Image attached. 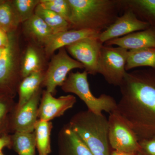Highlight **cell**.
<instances>
[{"label":"cell","mask_w":155,"mask_h":155,"mask_svg":"<svg viewBox=\"0 0 155 155\" xmlns=\"http://www.w3.org/2000/svg\"><path fill=\"white\" fill-rule=\"evenodd\" d=\"M120 87L116 111L138 140L155 136V68L127 72Z\"/></svg>","instance_id":"cell-1"},{"label":"cell","mask_w":155,"mask_h":155,"mask_svg":"<svg viewBox=\"0 0 155 155\" xmlns=\"http://www.w3.org/2000/svg\"><path fill=\"white\" fill-rule=\"evenodd\" d=\"M72 29H89L101 33L118 18L120 1L69 0Z\"/></svg>","instance_id":"cell-2"},{"label":"cell","mask_w":155,"mask_h":155,"mask_svg":"<svg viewBox=\"0 0 155 155\" xmlns=\"http://www.w3.org/2000/svg\"><path fill=\"white\" fill-rule=\"evenodd\" d=\"M69 127L84 143L93 155H110L109 122L103 114L81 111L72 116Z\"/></svg>","instance_id":"cell-3"},{"label":"cell","mask_w":155,"mask_h":155,"mask_svg":"<svg viewBox=\"0 0 155 155\" xmlns=\"http://www.w3.org/2000/svg\"><path fill=\"white\" fill-rule=\"evenodd\" d=\"M88 73L71 72L61 86L66 93L77 95L84 103L88 110L97 115H102L103 111L110 114L117 109V103L113 97L106 94L95 97L91 91L87 80Z\"/></svg>","instance_id":"cell-4"},{"label":"cell","mask_w":155,"mask_h":155,"mask_svg":"<svg viewBox=\"0 0 155 155\" xmlns=\"http://www.w3.org/2000/svg\"><path fill=\"white\" fill-rule=\"evenodd\" d=\"M128 50L119 47L104 45L101 49L97 73L109 84L119 86L127 71L125 65Z\"/></svg>","instance_id":"cell-5"},{"label":"cell","mask_w":155,"mask_h":155,"mask_svg":"<svg viewBox=\"0 0 155 155\" xmlns=\"http://www.w3.org/2000/svg\"><path fill=\"white\" fill-rule=\"evenodd\" d=\"M108 138L113 150L137 154L140 151L136 134L116 111L109 114Z\"/></svg>","instance_id":"cell-6"},{"label":"cell","mask_w":155,"mask_h":155,"mask_svg":"<svg viewBox=\"0 0 155 155\" xmlns=\"http://www.w3.org/2000/svg\"><path fill=\"white\" fill-rule=\"evenodd\" d=\"M84 69L80 62L70 57L66 48H61L50 61L47 70L44 73L42 85L46 90L53 94L58 86H61L73 69Z\"/></svg>","instance_id":"cell-7"},{"label":"cell","mask_w":155,"mask_h":155,"mask_svg":"<svg viewBox=\"0 0 155 155\" xmlns=\"http://www.w3.org/2000/svg\"><path fill=\"white\" fill-rule=\"evenodd\" d=\"M99 36L82 39L65 47L67 52L81 63L90 75L98 73V62L103 46Z\"/></svg>","instance_id":"cell-8"},{"label":"cell","mask_w":155,"mask_h":155,"mask_svg":"<svg viewBox=\"0 0 155 155\" xmlns=\"http://www.w3.org/2000/svg\"><path fill=\"white\" fill-rule=\"evenodd\" d=\"M10 42L0 58V91L14 95L18 81L17 71V54L13 32L9 33Z\"/></svg>","instance_id":"cell-9"},{"label":"cell","mask_w":155,"mask_h":155,"mask_svg":"<svg viewBox=\"0 0 155 155\" xmlns=\"http://www.w3.org/2000/svg\"><path fill=\"white\" fill-rule=\"evenodd\" d=\"M150 26L147 22L141 21L130 9H126L121 17L105 30L100 33L99 38L103 44L136 31L145 30Z\"/></svg>","instance_id":"cell-10"},{"label":"cell","mask_w":155,"mask_h":155,"mask_svg":"<svg viewBox=\"0 0 155 155\" xmlns=\"http://www.w3.org/2000/svg\"><path fill=\"white\" fill-rule=\"evenodd\" d=\"M41 91V88L29 101L22 107L16 108L12 116L11 131L32 133L38 120V110Z\"/></svg>","instance_id":"cell-11"},{"label":"cell","mask_w":155,"mask_h":155,"mask_svg":"<svg viewBox=\"0 0 155 155\" xmlns=\"http://www.w3.org/2000/svg\"><path fill=\"white\" fill-rule=\"evenodd\" d=\"M76 102V97L72 95L56 98L51 93L45 90L42 92L39 106L38 119L50 122L54 118L63 116Z\"/></svg>","instance_id":"cell-12"},{"label":"cell","mask_w":155,"mask_h":155,"mask_svg":"<svg viewBox=\"0 0 155 155\" xmlns=\"http://www.w3.org/2000/svg\"><path fill=\"white\" fill-rule=\"evenodd\" d=\"M100 33L89 29H71L53 34L43 45L45 53L48 57L51 56L57 50L66 47L82 39L99 36Z\"/></svg>","instance_id":"cell-13"},{"label":"cell","mask_w":155,"mask_h":155,"mask_svg":"<svg viewBox=\"0 0 155 155\" xmlns=\"http://www.w3.org/2000/svg\"><path fill=\"white\" fill-rule=\"evenodd\" d=\"M105 45H116L128 50L155 48V28L150 26L145 30L136 31L122 37L111 40Z\"/></svg>","instance_id":"cell-14"},{"label":"cell","mask_w":155,"mask_h":155,"mask_svg":"<svg viewBox=\"0 0 155 155\" xmlns=\"http://www.w3.org/2000/svg\"><path fill=\"white\" fill-rule=\"evenodd\" d=\"M58 145V155H93L68 124L59 131Z\"/></svg>","instance_id":"cell-15"},{"label":"cell","mask_w":155,"mask_h":155,"mask_svg":"<svg viewBox=\"0 0 155 155\" xmlns=\"http://www.w3.org/2000/svg\"><path fill=\"white\" fill-rule=\"evenodd\" d=\"M120 1L121 7L130 9L138 19L155 28V0Z\"/></svg>","instance_id":"cell-16"},{"label":"cell","mask_w":155,"mask_h":155,"mask_svg":"<svg viewBox=\"0 0 155 155\" xmlns=\"http://www.w3.org/2000/svg\"><path fill=\"white\" fill-rule=\"evenodd\" d=\"M44 75V73L41 71L32 73L22 79L18 86L19 100L16 108L25 104L41 88Z\"/></svg>","instance_id":"cell-17"},{"label":"cell","mask_w":155,"mask_h":155,"mask_svg":"<svg viewBox=\"0 0 155 155\" xmlns=\"http://www.w3.org/2000/svg\"><path fill=\"white\" fill-rule=\"evenodd\" d=\"M143 67L155 68V48L128 51L125 70Z\"/></svg>","instance_id":"cell-18"},{"label":"cell","mask_w":155,"mask_h":155,"mask_svg":"<svg viewBox=\"0 0 155 155\" xmlns=\"http://www.w3.org/2000/svg\"><path fill=\"white\" fill-rule=\"evenodd\" d=\"M13 95L0 91V136L11 131V122L17 104Z\"/></svg>","instance_id":"cell-19"},{"label":"cell","mask_w":155,"mask_h":155,"mask_svg":"<svg viewBox=\"0 0 155 155\" xmlns=\"http://www.w3.org/2000/svg\"><path fill=\"white\" fill-rule=\"evenodd\" d=\"M23 23L25 33L42 45H44L54 34L43 19L35 14Z\"/></svg>","instance_id":"cell-20"},{"label":"cell","mask_w":155,"mask_h":155,"mask_svg":"<svg viewBox=\"0 0 155 155\" xmlns=\"http://www.w3.org/2000/svg\"><path fill=\"white\" fill-rule=\"evenodd\" d=\"M52 127V123L50 121L38 119L36 122L34 132L38 155H49L51 153V134Z\"/></svg>","instance_id":"cell-21"},{"label":"cell","mask_w":155,"mask_h":155,"mask_svg":"<svg viewBox=\"0 0 155 155\" xmlns=\"http://www.w3.org/2000/svg\"><path fill=\"white\" fill-rule=\"evenodd\" d=\"M11 136L12 148L18 155H36L35 134L14 132Z\"/></svg>","instance_id":"cell-22"},{"label":"cell","mask_w":155,"mask_h":155,"mask_svg":"<svg viewBox=\"0 0 155 155\" xmlns=\"http://www.w3.org/2000/svg\"><path fill=\"white\" fill-rule=\"evenodd\" d=\"M35 14L40 17L46 24L56 34L69 30L70 24L66 19L54 12L43 8L38 5Z\"/></svg>","instance_id":"cell-23"},{"label":"cell","mask_w":155,"mask_h":155,"mask_svg":"<svg viewBox=\"0 0 155 155\" xmlns=\"http://www.w3.org/2000/svg\"><path fill=\"white\" fill-rule=\"evenodd\" d=\"M42 71L40 54L34 47L30 46L25 51L21 65L20 75L22 79L27 76Z\"/></svg>","instance_id":"cell-24"},{"label":"cell","mask_w":155,"mask_h":155,"mask_svg":"<svg viewBox=\"0 0 155 155\" xmlns=\"http://www.w3.org/2000/svg\"><path fill=\"white\" fill-rule=\"evenodd\" d=\"M19 24L11 1H0V28L10 33Z\"/></svg>","instance_id":"cell-25"},{"label":"cell","mask_w":155,"mask_h":155,"mask_svg":"<svg viewBox=\"0 0 155 155\" xmlns=\"http://www.w3.org/2000/svg\"><path fill=\"white\" fill-rule=\"evenodd\" d=\"M40 0H14L11 1L19 23H24L35 14Z\"/></svg>","instance_id":"cell-26"},{"label":"cell","mask_w":155,"mask_h":155,"mask_svg":"<svg viewBox=\"0 0 155 155\" xmlns=\"http://www.w3.org/2000/svg\"><path fill=\"white\" fill-rule=\"evenodd\" d=\"M38 5L43 8L54 12L69 23L71 7L69 0H40Z\"/></svg>","instance_id":"cell-27"},{"label":"cell","mask_w":155,"mask_h":155,"mask_svg":"<svg viewBox=\"0 0 155 155\" xmlns=\"http://www.w3.org/2000/svg\"><path fill=\"white\" fill-rule=\"evenodd\" d=\"M140 151L147 155H155V136L139 141Z\"/></svg>","instance_id":"cell-28"},{"label":"cell","mask_w":155,"mask_h":155,"mask_svg":"<svg viewBox=\"0 0 155 155\" xmlns=\"http://www.w3.org/2000/svg\"><path fill=\"white\" fill-rule=\"evenodd\" d=\"M5 147L12 148L11 136L9 134L0 136V152Z\"/></svg>","instance_id":"cell-29"},{"label":"cell","mask_w":155,"mask_h":155,"mask_svg":"<svg viewBox=\"0 0 155 155\" xmlns=\"http://www.w3.org/2000/svg\"><path fill=\"white\" fill-rule=\"evenodd\" d=\"M10 42L9 34L0 28V48H5L8 46Z\"/></svg>","instance_id":"cell-30"},{"label":"cell","mask_w":155,"mask_h":155,"mask_svg":"<svg viewBox=\"0 0 155 155\" xmlns=\"http://www.w3.org/2000/svg\"><path fill=\"white\" fill-rule=\"evenodd\" d=\"M110 155H137V154L129 153L118 151L113 150L111 152Z\"/></svg>","instance_id":"cell-31"},{"label":"cell","mask_w":155,"mask_h":155,"mask_svg":"<svg viewBox=\"0 0 155 155\" xmlns=\"http://www.w3.org/2000/svg\"><path fill=\"white\" fill-rule=\"evenodd\" d=\"M137 155H147L145 154L143 152L140 151L139 152L137 153Z\"/></svg>","instance_id":"cell-32"},{"label":"cell","mask_w":155,"mask_h":155,"mask_svg":"<svg viewBox=\"0 0 155 155\" xmlns=\"http://www.w3.org/2000/svg\"><path fill=\"white\" fill-rule=\"evenodd\" d=\"M5 48H0V58H1V56H2V54L3 51H4V49Z\"/></svg>","instance_id":"cell-33"},{"label":"cell","mask_w":155,"mask_h":155,"mask_svg":"<svg viewBox=\"0 0 155 155\" xmlns=\"http://www.w3.org/2000/svg\"><path fill=\"white\" fill-rule=\"evenodd\" d=\"M0 155H5L4 154V153H2V152H0Z\"/></svg>","instance_id":"cell-34"}]
</instances>
